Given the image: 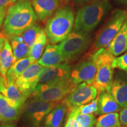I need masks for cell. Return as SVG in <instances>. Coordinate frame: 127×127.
I'll return each instance as SVG.
<instances>
[{"label": "cell", "instance_id": "1", "mask_svg": "<svg viewBox=\"0 0 127 127\" xmlns=\"http://www.w3.org/2000/svg\"><path fill=\"white\" fill-rule=\"evenodd\" d=\"M37 20L29 0H20L12 4L6 12L4 23L5 34L8 36L21 35Z\"/></svg>", "mask_w": 127, "mask_h": 127}, {"label": "cell", "instance_id": "2", "mask_svg": "<svg viewBox=\"0 0 127 127\" xmlns=\"http://www.w3.org/2000/svg\"><path fill=\"white\" fill-rule=\"evenodd\" d=\"M74 23L72 9L64 7L57 9L47 22L45 34L52 44L60 43L71 32Z\"/></svg>", "mask_w": 127, "mask_h": 127}, {"label": "cell", "instance_id": "3", "mask_svg": "<svg viewBox=\"0 0 127 127\" xmlns=\"http://www.w3.org/2000/svg\"><path fill=\"white\" fill-rule=\"evenodd\" d=\"M96 65V72L93 85L99 93L108 91L113 81L114 61L115 57L107 50L101 48L92 55Z\"/></svg>", "mask_w": 127, "mask_h": 127}, {"label": "cell", "instance_id": "4", "mask_svg": "<svg viewBox=\"0 0 127 127\" xmlns=\"http://www.w3.org/2000/svg\"><path fill=\"white\" fill-rule=\"evenodd\" d=\"M107 9V4L104 1H95L81 8L74 18L75 31L87 33L97 26Z\"/></svg>", "mask_w": 127, "mask_h": 127}, {"label": "cell", "instance_id": "5", "mask_svg": "<svg viewBox=\"0 0 127 127\" xmlns=\"http://www.w3.org/2000/svg\"><path fill=\"white\" fill-rule=\"evenodd\" d=\"M76 86L70 78L45 83H38L31 95L34 98L45 101L61 102Z\"/></svg>", "mask_w": 127, "mask_h": 127}, {"label": "cell", "instance_id": "6", "mask_svg": "<svg viewBox=\"0 0 127 127\" xmlns=\"http://www.w3.org/2000/svg\"><path fill=\"white\" fill-rule=\"evenodd\" d=\"M60 102L34 98L23 107L24 118L31 127H39L46 115Z\"/></svg>", "mask_w": 127, "mask_h": 127}, {"label": "cell", "instance_id": "7", "mask_svg": "<svg viewBox=\"0 0 127 127\" xmlns=\"http://www.w3.org/2000/svg\"><path fill=\"white\" fill-rule=\"evenodd\" d=\"M90 36L87 33L74 31L58 44L65 61H69L80 54L88 47Z\"/></svg>", "mask_w": 127, "mask_h": 127}, {"label": "cell", "instance_id": "8", "mask_svg": "<svg viewBox=\"0 0 127 127\" xmlns=\"http://www.w3.org/2000/svg\"><path fill=\"white\" fill-rule=\"evenodd\" d=\"M127 17V11L118 10L112 16L108 23L96 36L94 51L101 48H107L112 39L118 34Z\"/></svg>", "mask_w": 127, "mask_h": 127}, {"label": "cell", "instance_id": "9", "mask_svg": "<svg viewBox=\"0 0 127 127\" xmlns=\"http://www.w3.org/2000/svg\"><path fill=\"white\" fill-rule=\"evenodd\" d=\"M98 92L94 85L86 82L77 85L64 99L68 111L91 102L98 96Z\"/></svg>", "mask_w": 127, "mask_h": 127}, {"label": "cell", "instance_id": "10", "mask_svg": "<svg viewBox=\"0 0 127 127\" xmlns=\"http://www.w3.org/2000/svg\"><path fill=\"white\" fill-rule=\"evenodd\" d=\"M44 66L37 61L32 64L15 79V84L22 93L29 97L35 90Z\"/></svg>", "mask_w": 127, "mask_h": 127}, {"label": "cell", "instance_id": "11", "mask_svg": "<svg viewBox=\"0 0 127 127\" xmlns=\"http://www.w3.org/2000/svg\"><path fill=\"white\" fill-rule=\"evenodd\" d=\"M0 93L12 107L23 109L28 96L20 91L14 79L5 78L0 75Z\"/></svg>", "mask_w": 127, "mask_h": 127}, {"label": "cell", "instance_id": "12", "mask_svg": "<svg viewBox=\"0 0 127 127\" xmlns=\"http://www.w3.org/2000/svg\"><path fill=\"white\" fill-rule=\"evenodd\" d=\"M96 72V65L91 57L90 60L78 64L72 69L70 79L75 85L82 82H86L90 85H93Z\"/></svg>", "mask_w": 127, "mask_h": 127}, {"label": "cell", "instance_id": "13", "mask_svg": "<svg viewBox=\"0 0 127 127\" xmlns=\"http://www.w3.org/2000/svg\"><path fill=\"white\" fill-rule=\"evenodd\" d=\"M71 71V66L67 63H63L58 65L44 67L39 75L38 83H45L69 78Z\"/></svg>", "mask_w": 127, "mask_h": 127}, {"label": "cell", "instance_id": "14", "mask_svg": "<svg viewBox=\"0 0 127 127\" xmlns=\"http://www.w3.org/2000/svg\"><path fill=\"white\" fill-rule=\"evenodd\" d=\"M32 5L38 18L42 21L48 20L57 10L59 0H32Z\"/></svg>", "mask_w": 127, "mask_h": 127}, {"label": "cell", "instance_id": "15", "mask_svg": "<svg viewBox=\"0 0 127 127\" xmlns=\"http://www.w3.org/2000/svg\"><path fill=\"white\" fill-rule=\"evenodd\" d=\"M65 62V61L58 45L55 44L48 45L42 56L38 61L39 64L44 67L58 65Z\"/></svg>", "mask_w": 127, "mask_h": 127}, {"label": "cell", "instance_id": "16", "mask_svg": "<svg viewBox=\"0 0 127 127\" xmlns=\"http://www.w3.org/2000/svg\"><path fill=\"white\" fill-rule=\"evenodd\" d=\"M107 49L114 57H118L127 51V17L118 34Z\"/></svg>", "mask_w": 127, "mask_h": 127}, {"label": "cell", "instance_id": "17", "mask_svg": "<svg viewBox=\"0 0 127 127\" xmlns=\"http://www.w3.org/2000/svg\"><path fill=\"white\" fill-rule=\"evenodd\" d=\"M67 111L68 107L64 100L46 115L42 121V127H60Z\"/></svg>", "mask_w": 127, "mask_h": 127}, {"label": "cell", "instance_id": "18", "mask_svg": "<svg viewBox=\"0 0 127 127\" xmlns=\"http://www.w3.org/2000/svg\"><path fill=\"white\" fill-rule=\"evenodd\" d=\"M109 93L121 108L127 107V79L116 78L112 81Z\"/></svg>", "mask_w": 127, "mask_h": 127}, {"label": "cell", "instance_id": "19", "mask_svg": "<svg viewBox=\"0 0 127 127\" xmlns=\"http://www.w3.org/2000/svg\"><path fill=\"white\" fill-rule=\"evenodd\" d=\"M121 108L109 92L102 91L100 93L96 114L101 115L118 112L120 111Z\"/></svg>", "mask_w": 127, "mask_h": 127}, {"label": "cell", "instance_id": "20", "mask_svg": "<svg viewBox=\"0 0 127 127\" xmlns=\"http://www.w3.org/2000/svg\"><path fill=\"white\" fill-rule=\"evenodd\" d=\"M16 60L12 52V48L8 39L7 38L0 53V74L5 78L7 73Z\"/></svg>", "mask_w": 127, "mask_h": 127}, {"label": "cell", "instance_id": "21", "mask_svg": "<svg viewBox=\"0 0 127 127\" xmlns=\"http://www.w3.org/2000/svg\"><path fill=\"white\" fill-rule=\"evenodd\" d=\"M21 110L11 106L5 97L0 94V122L7 123L17 120Z\"/></svg>", "mask_w": 127, "mask_h": 127}, {"label": "cell", "instance_id": "22", "mask_svg": "<svg viewBox=\"0 0 127 127\" xmlns=\"http://www.w3.org/2000/svg\"><path fill=\"white\" fill-rule=\"evenodd\" d=\"M8 37L16 61L28 57L30 48L24 42L21 35L9 36Z\"/></svg>", "mask_w": 127, "mask_h": 127}, {"label": "cell", "instance_id": "23", "mask_svg": "<svg viewBox=\"0 0 127 127\" xmlns=\"http://www.w3.org/2000/svg\"><path fill=\"white\" fill-rule=\"evenodd\" d=\"M47 42V36L45 30L42 29L36 41L30 48L28 57L35 62L38 61L43 54Z\"/></svg>", "mask_w": 127, "mask_h": 127}, {"label": "cell", "instance_id": "24", "mask_svg": "<svg viewBox=\"0 0 127 127\" xmlns=\"http://www.w3.org/2000/svg\"><path fill=\"white\" fill-rule=\"evenodd\" d=\"M34 62L29 57L17 60L8 71L5 78L15 81V79Z\"/></svg>", "mask_w": 127, "mask_h": 127}, {"label": "cell", "instance_id": "25", "mask_svg": "<svg viewBox=\"0 0 127 127\" xmlns=\"http://www.w3.org/2000/svg\"><path fill=\"white\" fill-rule=\"evenodd\" d=\"M95 125L96 127H124L121 124L118 112L101 115Z\"/></svg>", "mask_w": 127, "mask_h": 127}, {"label": "cell", "instance_id": "26", "mask_svg": "<svg viewBox=\"0 0 127 127\" xmlns=\"http://www.w3.org/2000/svg\"><path fill=\"white\" fill-rule=\"evenodd\" d=\"M41 30L42 28L41 27L37 24L35 23L21 34L24 41L30 48L36 41Z\"/></svg>", "mask_w": 127, "mask_h": 127}, {"label": "cell", "instance_id": "27", "mask_svg": "<svg viewBox=\"0 0 127 127\" xmlns=\"http://www.w3.org/2000/svg\"><path fill=\"white\" fill-rule=\"evenodd\" d=\"M96 118L93 114L84 115L79 113L76 117V127H93L96 123Z\"/></svg>", "mask_w": 127, "mask_h": 127}, {"label": "cell", "instance_id": "28", "mask_svg": "<svg viewBox=\"0 0 127 127\" xmlns=\"http://www.w3.org/2000/svg\"><path fill=\"white\" fill-rule=\"evenodd\" d=\"M98 99H99V95H98L96 98L93 100L91 102L77 107L79 113L84 115H89L97 112Z\"/></svg>", "mask_w": 127, "mask_h": 127}, {"label": "cell", "instance_id": "29", "mask_svg": "<svg viewBox=\"0 0 127 127\" xmlns=\"http://www.w3.org/2000/svg\"><path fill=\"white\" fill-rule=\"evenodd\" d=\"M114 68H117L127 72V52L117 58L114 61Z\"/></svg>", "mask_w": 127, "mask_h": 127}, {"label": "cell", "instance_id": "30", "mask_svg": "<svg viewBox=\"0 0 127 127\" xmlns=\"http://www.w3.org/2000/svg\"><path fill=\"white\" fill-rule=\"evenodd\" d=\"M78 114L77 107L73 108L68 111V115L66 119L65 127H76V117Z\"/></svg>", "mask_w": 127, "mask_h": 127}, {"label": "cell", "instance_id": "31", "mask_svg": "<svg viewBox=\"0 0 127 127\" xmlns=\"http://www.w3.org/2000/svg\"><path fill=\"white\" fill-rule=\"evenodd\" d=\"M120 121L122 127L127 126V107L124 108L119 114Z\"/></svg>", "mask_w": 127, "mask_h": 127}, {"label": "cell", "instance_id": "32", "mask_svg": "<svg viewBox=\"0 0 127 127\" xmlns=\"http://www.w3.org/2000/svg\"><path fill=\"white\" fill-rule=\"evenodd\" d=\"M9 4H10L9 0H0V11L7 10Z\"/></svg>", "mask_w": 127, "mask_h": 127}, {"label": "cell", "instance_id": "33", "mask_svg": "<svg viewBox=\"0 0 127 127\" xmlns=\"http://www.w3.org/2000/svg\"><path fill=\"white\" fill-rule=\"evenodd\" d=\"M7 38L6 37L5 34L0 32V53H1V51H2L3 47H4L5 40Z\"/></svg>", "mask_w": 127, "mask_h": 127}, {"label": "cell", "instance_id": "34", "mask_svg": "<svg viewBox=\"0 0 127 127\" xmlns=\"http://www.w3.org/2000/svg\"><path fill=\"white\" fill-rule=\"evenodd\" d=\"M6 12H7V10L0 11V29H1L3 22H4V18H5Z\"/></svg>", "mask_w": 127, "mask_h": 127}, {"label": "cell", "instance_id": "35", "mask_svg": "<svg viewBox=\"0 0 127 127\" xmlns=\"http://www.w3.org/2000/svg\"><path fill=\"white\" fill-rule=\"evenodd\" d=\"M0 127H16L15 125L13 124L7 122V123H4L0 125Z\"/></svg>", "mask_w": 127, "mask_h": 127}, {"label": "cell", "instance_id": "36", "mask_svg": "<svg viewBox=\"0 0 127 127\" xmlns=\"http://www.w3.org/2000/svg\"><path fill=\"white\" fill-rule=\"evenodd\" d=\"M117 1L121 3H123V4H127V0H117Z\"/></svg>", "mask_w": 127, "mask_h": 127}, {"label": "cell", "instance_id": "37", "mask_svg": "<svg viewBox=\"0 0 127 127\" xmlns=\"http://www.w3.org/2000/svg\"><path fill=\"white\" fill-rule=\"evenodd\" d=\"M18 1H20V0H9V2H10V4L12 5Z\"/></svg>", "mask_w": 127, "mask_h": 127}, {"label": "cell", "instance_id": "38", "mask_svg": "<svg viewBox=\"0 0 127 127\" xmlns=\"http://www.w3.org/2000/svg\"><path fill=\"white\" fill-rule=\"evenodd\" d=\"M127 127V126H126V127Z\"/></svg>", "mask_w": 127, "mask_h": 127}, {"label": "cell", "instance_id": "39", "mask_svg": "<svg viewBox=\"0 0 127 127\" xmlns=\"http://www.w3.org/2000/svg\"><path fill=\"white\" fill-rule=\"evenodd\" d=\"M79 1H81V0H79Z\"/></svg>", "mask_w": 127, "mask_h": 127}, {"label": "cell", "instance_id": "40", "mask_svg": "<svg viewBox=\"0 0 127 127\" xmlns=\"http://www.w3.org/2000/svg\"><path fill=\"white\" fill-rule=\"evenodd\" d=\"M0 75H1V74H0Z\"/></svg>", "mask_w": 127, "mask_h": 127}]
</instances>
